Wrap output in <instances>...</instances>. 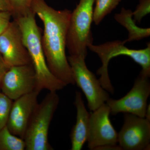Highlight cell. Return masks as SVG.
Here are the masks:
<instances>
[{"instance_id":"obj_1","label":"cell","mask_w":150,"mask_h":150,"mask_svg":"<svg viewBox=\"0 0 150 150\" xmlns=\"http://www.w3.org/2000/svg\"><path fill=\"white\" fill-rule=\"evenodd\" d=\"M31 8L43 24L41 43L49 69L57 79L67 85H75L66 53L71 11L68 9L56 10L48 6L45 0H34Z\"/></svg>"},{"instance_id":"obj_2","label":"cell","mask_w":150,"mask_h":150,"mask_svg":"<svg viewBox=\"0 0 150 150\" xmlns=\"http://www.w3.org/2000/svg\"><path fill=\"white\" fill-rule=\"evenodd\" d=\"M35 14L32 10L13 18L18 24L23 40L29 53L37 81L36 91L40 93L46 89L57 92L67 86L59 80L48 68L41 43V30L36 23Z\"/></svg>"},{"instance_id":"obj_3","label":"cell","mask_w":150,"mask_h":150,"mask_svg":"<svg viewBox=\"0 0 150 150\" xmlns=\"http://www.w3.org/2000/svg\"><path fill=\"white\" fill-rule=\"evenodd\" d=\"M59 103L56 92H49L41 102L38 103L25 134V150L54 149L48 142V131Z\"/></svg>"},{"instance_id":"obj_4","label":"cell","mask_w":150,"mask_h":150,"mask_svg":"<svg viewBox=\"0 0 150 150\" xmlns=\"http://www.w3.org/2000/svg\"><path fill=\"white\" fill-rule=\"evenodd\" d=\"M95 0H80L71 13L67 33V48L70 56L86 59L87 48L93 44L91 30Z\"/></svg>"},{"instance_id":"obj_5","label":"cell","mask_w":150,"mask_h":150,"mask_svg":"<svg viewBox=\"0 0 150 150\" xmlns=\"http://www.w3.org/2000/svg\"><path fill=\"white\" fill-rule=\"evenodd\" d=\"M123 41L115 40L99 45L91 44L88 48L96 53L102 63V66L97 72L100 75L99 81L104 87L109 86L111 81L108 72L109 62L112 58L119 56H129L142 67V71L150 76V44L146 48L139 50L129 49L124 46Z\"/></svg>"},{"instance_id":"obj_6","label":"cell","mask_w":150,"mask_h":150,"mask_svg":"<svg viewBox=\"0 0 150 150\" xmlns=\"http://www.w3.org/2000/svg\"><path fill=\"white\" fill-rule=\"evenodd\" d=\"M67 58L75 84L84 94L88 107L91 111L96 110L110 98L108 92L103 88L99 79L88 69L86 59L71 56Z\"/></svg>"},{"instance_id":"obj_7","label":"cell","mask_w":150,"mask_h":150,"mask_svg":"<svg viewBox=\"0 0 150 150\" xmlns=\"http://www.w3.org/2000/svg\"><path fill=\"white\" fill-rule=\"evenodd\" d=\"M150 76L140 72L131 90L120 99L109 98L105 103L110 108V114L123 112L145 118L147 100L150 95Z\"/></svg>"},{"instance_id":"obj_8","label":"cell","mask_w":150,"mask_h":150,"mask_svg":"<svg viewBox=\"0 0 150 150\" xmlns=\"http://www.w3.org/2000/svg\"><path fill=\"white\" fill-rule=\"evenodd\" d=\"M118 143L122 150L150 149V121L125 113L124 123L118 134Z\"/></svg>"},{"instance_id":"obj_9","label":"cell","mask_w":150,"mask_h":150,"mask_svg":"<svg viewBox=\"0 0 150 150\" xmlns=\"http://www.w3.org/2000/svg\"><path fill=\"white\" fill-rule=\"evenodd\" d=\"M92 112L87 139L89 149L94 150L105 145L117 144L118 134L110 120L109 106L104 103Z\"/></svg>"},{"instance_id":"obj_10","label":"cell","mask_w":150,"mask_h":150,"mask_svg":"<svg viewBox=\"0 0 150 150\" xmlns=\"http://www.w3.org/2000/svg\"><path fill=\"white\" fill-rule=\"evenodd\" d=\"M36 86L35 71L30 64L9 68L2 80L0 91L14 100L36 91Z\"/></svg>"},{"instance_id":"obj_11","label":"cell","mask_w":150,"mask_h":150,"mask_svg":"<svg viewBox=\"0 0 150 150\" xmlns=\"http://www.w3.org/2000/svg\"><path fill=\"white\" fill-rule=\"evenodd\" d=\"M0 55L8 68L31 64L21 30L15 20L11 21L0 35Z\"/></svg>"},{"instance_id":"obj_12","label":"cell","mask_w":150,"mask_h":150,"mask_svg":"<svg viewBox=\"0 0 150 150\" xmlns=\"http://www.w3.org/2000/svg\"><path fill=\"white\" fill-rule=\"evenodd\" d=\"M39 93L35 91L13 101L6 126L14 135L24 139L30 119L38 103Z\"/></svg>"},{"instance_id":"obj_13","label":"cell","mask_w":150,"mask_h":150,"mask_svg":"<svg viewBox=\"0 0 150 150\" xmlns=\"http://www.w3.org/2000/svg\"><path fill=\"white\" fill-rule=\"evenodd\" d=\"M74 103L76 108V120L70 135L71 150H81L87 139L90 114L86 108L80 92H76Z\"/></svg>"},{"instance_id":"obj_14","label":"cell","mask_w":150,"mask_h":150,"mask_svg":"<svg viewBox=\"0 0 150 150\" xmlns=\"http://www.w3.org/2000/svg\"><path fill=\"white\" fill-rule=\"evenodd\" d=\"M114 18L129 33L128 38L123 41L124 44L134 40H142L150 36V28L138 27L133 18V12L130 10L122 8L120 13L115 14Z\"/></svg>"},{"instance_id":"obj_15","label":"cell","mask_w":150,"mask_h":150,"mask_svg":"<svg viewBox=\"0 0 150 150\" xmlns=\"http://www.w3.org/2000/svg\"><path fill=\"white\" fill-rule=\"evenodd\" d=\"M25 150L24 139L11 133L6 126L0 131V150Z\"/></svg>"},{"instance_id":"obj_16","label":"cell","mask_w":150,"mask_h":150,"mask_svg":"<svg viewBox=\"0 0 150 150\" xmlns=\"http://www.w3.org/2000/svg\"><path fill=\"white\" fill-rule=\"evenodd\" d=\"M121 0H95L96 6L93 12V21L98 25L105 17L119 4Z\"/></svg>"},{"instance_id":"obj_17","label":"cell","mask_w":150,"mask_h":150,"mask_svg":"<svg viewBox=\"0 0 150 150\" xmlns=\"http://www.w3.org/2000/svg\"><path fill=\"white\" fill-rule=\"evenodd\" d=\"M13 100L0 91V131L6 126Z\"/></svg>"},{"instance_id":"obj_18","label":"cell","mask_w":150,"mask_h":150,"mask_svg":"<svg viewBox=\"0 0 150 150\" xmlns=\"http://www.w3.org/2000/svg\"><path fill=\"white\" fill-rule=\"evenodd\" d=\"M34 0H9L13 18L23 15L32 11L31 6Z\"/></svg>"},{"instance_id":"obj_19","label":"cell","mask_w":150,"mask_h":150,"mask_svg":"<svg viewBox=\"0 0 150 150\" xmlns=\"http://www.w3.org/2000/svg\"><path fill=\"white\" fill-rule=\"evenodd\" d=\"M150 12V0H140L139 4L134 12L133 17L134 21L141 23L142 18Z\"/></svg>"},{"instance_id":"obj_20","label":"cell","mask_w":150,"mask_h":150,"mask_svg":"<svg viewBox=\"0 0 150 150\" xmlns=\"http://www.w3.org/2000/svg\"><path fill=\"white\" fill-rule=\"evenodd\" d=\"M12 17L11 12H0V35L8 27Z\"/></svg>"},{"instance_id":"obj_21","label":"cell","mask_w":150,"mask_h":150,"mask_svg":"<svg viewBox=\"0 0 150 150\" xmlns=\"http://www.w3.org/2000/svg\"><path fill=\"white\" fill-rule=\"evenodd\" d=\"M9 11L12 13L11 6L9 0H0V12Z\"/></svg>"},{"instance_id":"obj_22","label":"cell","mask_w":150,"mask_h":150,"mask_svg":"<svg viewBox=\"0 0 150 150\" xmlns=\"http://www.w3.org/2000/svg\"><path fill=\"white\" fill-rule=\"evenodd\" d=\"M94 150H122L119 145L107 144L98 147Z\"/></svg>"},{"instance_id":"obj_23","label":"cell","mask_w":150,"mask_h":150,"mask_svg":"<svg viewBox=\"0 0 150 150\" xmlns=\"http://www.w3.org/2000/svg\"><path fill=\"white\" fill-rule=\"evenodd\" d=\"M8 69L0 55V86L3 77Z\"/></svg>"},{"instance_id":"obj_24","label":"cell","mask_w":150,"mask_h":150,"mask_svg":"<svg viewBox=\"0 0 150 150\" xmlns=\"http://www.w3.org/2000/svg\"><path fill=\"white\" fill-rule=\"evenodd\" d=\"M145 118L150 121V105H147L146 111V116Z\"/></svg>"}]
</instances>
